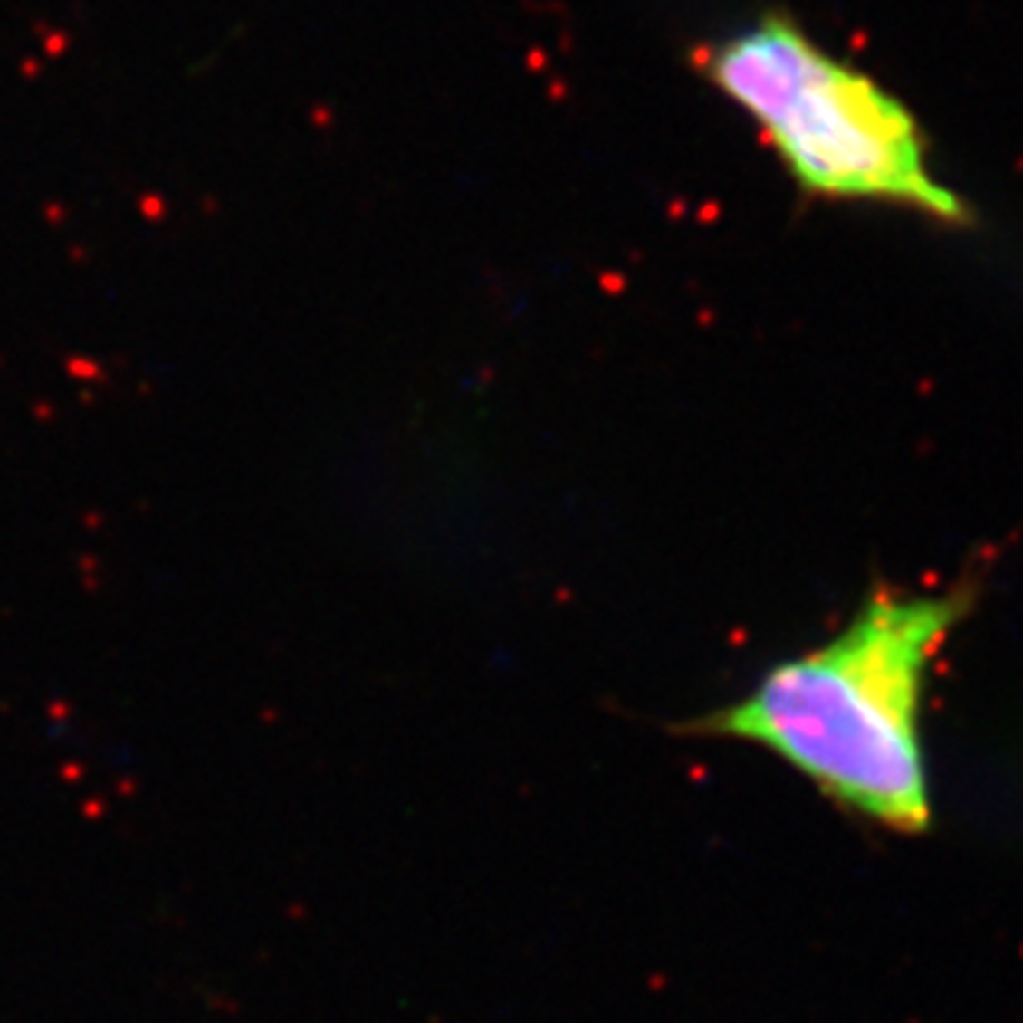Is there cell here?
I'll use <instances>...</instances> for the list:
<instances>
[{
    "label": "cell",
    "mask_w": 1023,
    "mask_h": 1023,
    "mask_svg": "<svg viewBox=\"0 0 1023 1023\" xmlns=\"http://www.w3.org/2000/svg\"><path fill=\"white\" fill-rule=\"evenodd\" d=\"M705 73L762 129L789 176L821 199L908 206L941 223L967 209L931 169L904 103L785 17H762L715 43Z\"/></svg>",
    "instance_id": "obj_2"
},
{
    "label": "cell",
    "mask_w": 1023,
    "mask_h": 1023,
    "mask_svg": "<svg viewBox=\"0 0 1023 1023\" xmlns=\"http://www.w3.org/2000/svg\"><path fill=\"white\" fill-rule=\"evenodd\" d=\"M974 597L878 589L821 646L775 663L735 703L683 725L759 745L835 808L898 835L931 828L921 699L927 669Z\"/></svg>",
    "instance_id": "obj_1"
}]
</instances>
